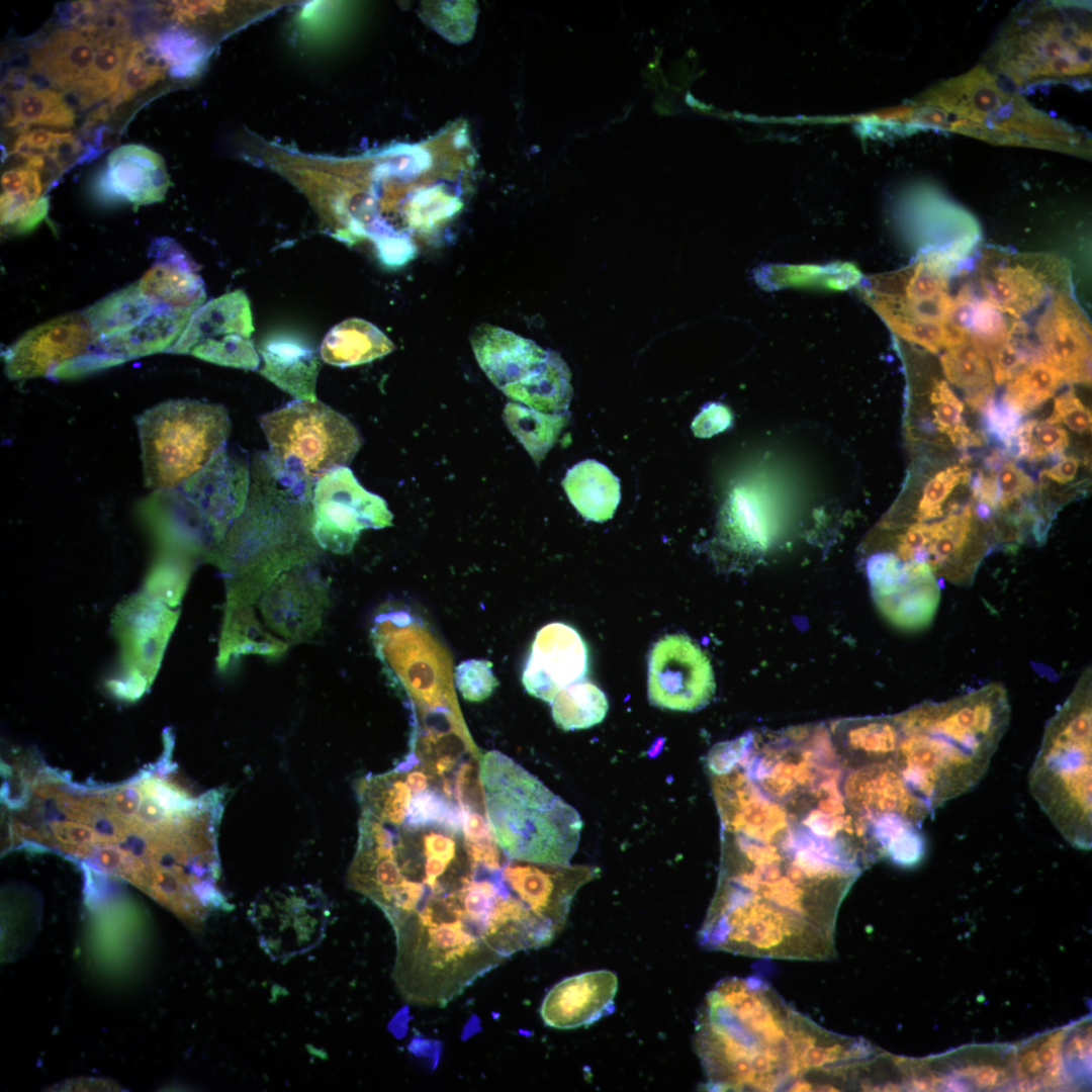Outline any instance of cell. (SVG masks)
<instances>
[{
    "label": "cell",
    "mask_w": 1092,
    "mask_h": 1092,
    "mask_svg": "<svg viewBox=\"0 0 1092 1092\" xmlns=\"http://www.w3.org/2000/svg\"><path fill=\"white\" fill-rule=\"evenodd\" d=\"M347 882L389 921L393 982L412 1005L444 1007L559 933L497 841H470L460 819L384 822L357 846Z\"/></svg>",
    "instance_id": "1"
},
{
    "label": "cell",
    "mask_w": 1092,
    "mask_h": 1092,
    "mask_svg": "<svg viewBox=\"0 0 1092 1092\" xmlns=\"http://www.w3.org/2000/svg\"><path fill=\"white\" fill-rule=\"evenodd\" d=\"M694 1048L709 1091L813 1090L854 1061L861 1042L824 1029L756 977L707 993Z\"/></svg>",
    "instance_id": "2"
},
{
    "label": "cell",
    "mask_w": 1092,
    "mask_h": 1092,
    "mask_svg": "<svg viewBox=\"0 0 1092 1092\" xmlns=\"http://www.w3.org/2000/svg\"><path fill=\"white\" fill-rule=\"evenodd\" d=\"M896 763L931 812L974 789L985 776L1010 720L1006 689L992 682L944 702L895 715Z\"/></svg>",
    "instance_id": "3"
},
{
    "label": "cell",
    "mask_w": 1092,
    "mask_h": 1092,
    "mask_svg": "<svg viewBox=\"0 0 1092 1092\" xmlns=\"http://www.w3.org/2000/svg\"><path fill=\"white\" fill-rule=\"evenodd\" d=\"M479 780L488 821L508 857L570 864L582 829L580 815L572 806L497 750L481 755Z\"/></svg>",
    "instance_id": "4"
},
{
    "label": "cell",
    "mask_w": 1092,
    "mask_h": 1092,
    "mask_svg": "<svg viewBox=\"0 0 1092 1092\" xmlns=\"http://www.w3.org/2000/svg\"><path fill=\"white\" fill-rule=\"evenodd\" d=\"M1091 669L1046 723L1028 776L1030 794L1057 830L1076 848L1092 844Z\"/></svg>",
    "instance_id": "5"
},
{
    "label": "cell",
    "mask_w": 1092,
    "mask_h": 1092,
    "mask_svg": "<svg viewBox=\"0 0 1092 1092\" xmlns=\"http://www.w3.org/2000/svg\"><path fill=\"white\" fill-rule=\"evenodd\" d=\"M146 486L176 489L200 472L221 450L231 421L221 404L168 400L136 419Z\"/></svg>",
    "instance_id": "6"
},
{
    "label": "cell",
    "mask_w": 1092,
    "mask_h": 1092,
    "mask_svg": "<svg viewBox=\"0 0 1092 1092\" xmlns=\"http://www.w3.org/2000/svg\"><path fill=\"white\" fill-rule=\"evenodd\" d=\"M1080 5L1045 4L1018 12L1000 37L995 63L1017 84L1090 71V21Z\"/></svg>",
    "instance_id": "7"
},
{
    "label": "cell",
    "mask_w": 1092,
    "mask_h": 1092,
    "mask_svg": "<svg viewBox=\"0 0 1092 1092\" xmlns=\"http://www.w3.org/2000/svg\"><path fill=\"white\" fill-rule=\"evenodd\" d=\"M930 124L1013 144L1060 149L1063 124L1003 92L986 71L950 80L932 91Z\"/></svg>",
    "instance_id": "8"
},
{
    "label": "cell",
    "mask_w": 1092,
    "mask_h": 1092,
    "mask_svg": "<svg viewBox=\"0 0 1092 1092\" xmlns=\"http://www.w3.org/2000/svg\"><path fill=\"white\" fill-rule=\"evenodd\" d=\"M260 426L278 470L317 480L348 466L361 447L355 426L322 401L296 399L261 416Z\"/></svg>",
    "instance_id": "9"
},
{
    "label": "cell",
    "mask_w": 1092,
    "mask_h": 1092,
    "mask_svg": "<svg viewBox=\"0 0 1092 1092\" xmlns=\"http://www.w3.org/2000/svg\"><path fill=\"white\" fill-rule=\"evenodd\" d=\"M313 507L314 538L335 553L351 551L362 530L392 524L386 502L366 490L348 466L333 469L315 481Z\"/></svg>",
    "instance_id": "10"
},
{
    "label": "cell",
    "mask_w": 1092,
    "mask_h": 1092,
    "mask_svg": "<svg viewBox=\"0 0 1092 1092\" xmlns=\"http://www.w3.org/2000/svg\"><path fill=\"white\" fill-rule=\"evenodd\" d=\"M647 688L650 703L658 708L699 710L715 692L711 661L687 635H665L649 653Z\"/></svg>",
    "instance_id": "11"
},
{
    "label": "cell",
    "mask_w": 1092,
    "mask_h": 1092,
    "mask_svg": "<svg viewBox=\"0 0 1092 1092\" xmlns=\"http://www.w3.org/2000/svg\"><path fill=\"white\" fill-rule=\"evenodd\" d=\"M872 597L885 618L905 630L931 623L940 599V584L925 563L906 562L892 552L867 562Z\"/></svg>",
    "instance_id": "12"
},
{
    "label": "cell",
    "mask_w": 1092,
    "mask_h": 1092,
    "mask_svg": "<svg viewBox=\"0 0 1092 1092\" xmlns=\"http://www.w3.org/2000/svg\"><path fill=\"white\" fill-rule=\"evenodd\" d=\"M329 916L321 895L313 891L273 893L250 911L259 944L273 961H287L318 945Z\"/></svg>",
    "instance_id": "13"
},
{
    "label": "cell",
    "mask_w": 1092,
    "mask_h": 1092,
    "mask_svg": "<svg viewBox=\"0 0 1092 1092\" xmlns=\"http://www.w3.org/2000/svg\"><path fill=\"white\" fill-rule=\"evenodd\" d=\"M94 346V331L85 311L60 315L27 331L5 350V373L13 380L57 378Z\"/></svg>",
    "instance_id": "14"
},
{
    "label": "cell",
    "mask_w": 1092,
    "mask_h": 1092,
    "mask_svg": "<svg viewBox=\"0 0 1092 1092\" xmlns=\"http://www.w3.org/2000/svg\"><path fill=\"white\" fill-rule=\"evenodd\" d=\"M588 670V651L571 626L553 622L536 634L522 682L528 694L551 703L565 687L580 681Z\"/></svg>",
    "instance_id": "15"
},
{
    "label": "cell",
    "mask_w": 1092,
    "mask_h": 1092,
    "mask_svg": "<svg viewBox=\"0 0 1092 1092\" xmlns=\"http://www.w3.org/2000/svg\"><path fill=\"white\" fill-rule=\"evenodd\" d=\"M1035 333L1042 361L1057 369L1065 381L1090 383V325L1068 292L1054 295Z\"/></svg>",
    "instance_id": "16"
},
{
    "label": "cell",
    "mask_w": 1092,
    "mask_h": 1092,
    "mask_svg": "<svg viewBox=\"0 0 1092 1092\" xmlns=\"http://www.w3.org/2000/svg\"><path fill=\"white\" fill-rule=\"evenodd\" d=\"M164 159L155 151L136 144L113 150L95 178L94 190L106 203L142 205L163 201L170 187Z\"/></svg>",
    "instance_id": "17"
},
{
    "label": "cell",
    "mask_w": 1092,
    "mask_h": 1092,
    "mask_svg": "<svg viewBox=\"0 0 1092 1092\" xmlns=\"http://www.w3.org/2000/svg\"><path fill=\"white\" fill-rule=\"evenodd\" d=\"M617 975L596 970L567 977L545 995L540 1015L545 1025L556 1029L588 1026L615 1010Z\"/></svg>",
    "instance_id": "18"
},
{
    "label": "cell",
    "mask_w": 1092,
    "mask_h": 1092,
    "mask_svg": "<svg viewBox=\"0 0 1092 1092\" xmlns=\"http://www.w3.org/2000/svg\"><path fill=\"white\" fill-rule=\"evenodd\" d=\"M150 255L154 263L135 282L140 292L163 307L193 314L206 298L197 263L170 238L156 239Z\"/></svg>",
    "instance_id": "19"
},
{
    "label": "cell",
    "mask_w": 1092,
    "mask_h": 1092,
    "mask_svg": "<svg viewBox=\"0 0 1092 1092\" xmlns=\"http://www.w3.org/2000/svg\"><path fill=\"white\" fill-rule=\"evenodd\" d=\"M1006 259L981 269V285L985 298L1003 313L1015 318L1035 310L1056 291L1055 279L1048 265H1038L1033 257Z\"/></svg>",
    "instance_id": "20"
},
{
    "label": "cell",
    "mask_w": 1092,
    "mask_h": 1092,
    "mask_svg": "<svg viewBox=\"0 0 1092 1092\" xmlns=\"http://www.w3.org/2000/svg\"><path fill=\"white\" fill-rule=\"evenodd\" d=\"M470 342L480 368L499 389L537 371L548 354L533 341L489 324L476 327Z\"/></svg>",
    "instance_id": "21"
},
{
    "label": "cell",
    "mask_w": 1092,
    "mask_h": 1092,
    "mask_svg": "<svg viewBox=\"0 0 1092 1092\" xmlns=\"http://www.w3.org/2000/svg\"><path fill=\"white\" fill-rule=\"evenodd\" d=\"M929 524L927 565L936 577L957 584L971 582L981 552L984 551V547L977 542L972 508L967 506Z\"/></svg>",
    "instance_id": "22"
},
{
    "label": "cell",
    "mask_w": 1092,
    "mask_h": 1092,
    "mask_svg": "<svg viewBox=\"0 0 1092 1092\" xmlns=\"http://www.w3.org/2000/svg\"><path fill=\"white\" fill-rule=\"evenodd\" d=\"M253 332L249 298L244 290L237 289L202 304L168 353L189 354L194 348L251 339Z\"/></svg>",
    "instance_id": "23"
},
{
    "label": "cell",
    "mask_w": 1092,
    "mask_h": 1092,
    "mask_svg": "<svg viewBox=\"0 0 1092 1092\" xmlns=\"http://www.w3.org/2000/svg\"><path fill=\"white\" fill-rule=\"evenodd\" d=\"M97 42L74 29L61 28L29 51L30 69L44 77L54 89L74 92L92 64Z\"/></svg>",
    "instance_id": "24"
},
{
    "label": "cell",
    "mask_w": 1092,
    "mask_h": 1092,
    "mask_svg": "<svg viewBox=\"0 0 1092 1092\" xmlns=\"http://www.w3.org/2000/svg\"><path fill=\"white\" fill-rule=\"evenodd\" d=\"M264 364L260 373L299 400H315L320 358L315 350L294 337L276 336L259 348Z\"/></svg>",
    "instance_id": "25"
},
{
    "label": "cell",
    "mask_w": 1092,
    "mask_h": 1092,
    "mask_svg": "<svg viewBox=\"0 0 1092 1092\" xmlns=\"http://www.w3.org/2000/svg\"><path fill=\"white\" fill-rule=\"evenodd\" d=\"M41 174L27 166L6 170L1 176V226L5 234L31 232L47 216L49 199Z\"/></svg>",
    "instance_id": "26"
},
{
    "label": "cell",
    "mask_w": 1092,
    "mask_h": 1092,
    "mask_svg": "<svg viewBox=\"0 0 1092 1092\" xmlns=\"http://www.w3.org/2000/svg\"><path fill=\"white\" fill-rule=\"evenodd\" d=\"M562 486L572 506L587 521L602 523L612 519L621 499L619 479L594 459L568 469Z\"/></svg>",
    "instance_id": "27"
},
{
    "label": "cell",
    "mask_w": 1092,
    "mask_h": 1092,
    "mask_svg": "<svg viewBox=\"0 0 1092 1092\" xmlns=\"http://www.w3.org/2000/svg\"><path fill=\"white\" fill-rule=\"evenodd\" d=\"M768 522L758 495L747 487L738 486L722 507L718 536L733 550H761L770 539Z\"/></svg>",
    "instance_id": "28"
},
{
    "label": "cell",
    "mask_w": 1092,
    "mask_h": 1092,
    "mask_svg": "<svg viewBox=\"0 0 1092 1092\" xmlns=\"http://www.w3.org/2000/svg\"><path fill=\"white\" fill-rule=\"evenodd\" d=\"M394 348V344L373 324L352 317L328 332L321 345V358L331 365L349 367L381 358Z\"/></svg>",
    "instance_id": "29"
},
{
    "label": "cell",
    "mask_w": 1092,
    "mask_h": 1092,
    "mask_svg": "<svg viewBox=\"0 0 1092 1092\" xmlns=\"http://www.w3.org/2000/svg\"><path fill=\"white\" fill-rule=\"evenodd\" d=\"M502 391L532 410L563 414L567 412L572 396L570 372L557 353L548 351L546 360L537 371L507 385Z\"/></svg>",
    "instance_id": "30"
},
{
    "label": "cell",
    "mask_w": 1092,
    "mask_h": 1092,
    "mask_svg": "<svg viewBox=\"0 0 1092 1092\" xmlns=\"http://www.w3.org/2000/svg\"><path fill=\"white\" fill-rule=\"evenodd\" d=\"M11 92L12 113L6 125L16 127L19 133L29 125H46L69 128L75 123L76 114L64 95L57 89L39 88L31 81L17 77Z\"/></svg>",
    "instance_id": "31"
},
{
    "label": "cell",
    "mask_w": 1092,
    "mask_h": 1092,
    "mask_svg": "<svg viewBox=\"0 0 1092 1092\" xmlns=\"http://www.w3.org/2000/svg\"><path fill=\"white\" fill-rule=\"evenodd\" d=\"M862 276L851 263L833 262L824 265H764L754 272L755 282L766 290L785 287H817L844 290L856 286Z\"/></svg>",
    "instance_id": "32"
},
{
    "label": "cell",
    "mask_w": 1092,
    "mask_h": 1092,
    "mask_svg": "<svg viewBox=\"0 0 1092 1092\" xmlns=\"http://www.w3.org/2000/svg\"><path fill=\"white\" fill-rule=\"evenodd\" d=\"M164 308L144 296L134 282L103 297L84 311L91 322L96 343L132 329Z\"/></svg>",
    "instance_id": "33"
},
{
    "label": "cell",
    "mask_w": 1092,
    "mask_h": 1092,
    "mask_svg": "<svg viewBox=\"0 0 1092 1092\" xmlns=\"http://www.w3.org/2000/svg\"><path fill=\"white\" fill-rule=\"evenodd\" d=\"M947 380L966 391L969 405L983 411L993 398L992 372L987 357L969 341L940 356Z\"/></svg>",
    "instance_id": "34"
},
{
    "label": "cell",
    "mask_w": 1092,
    "mask_h": 1092,
    "mask_svg": "<svg viewBox=\"0 0 1092 1092\" xmlns=\"http://www.w3.org/2000/svg\"><path fill=\"white\" fill-rule=\"evenodd\" d=\"M503 416L510 431L536 464L544 459L569 420L567 413L545 414L517 402H509Z\"/></svg>",
    "instance_id": "35"
},
{
    "label": "cell",
    "mask_w": 1092,
    "mask_h": 1092,
    "mask_svg": "<svg viewBox=\"0 0 1092 1092\" xmlns=\"http://www.w3.org/2000/svg\"><path fill=\"white\" fill-rule=\"evenodd\" d=\"M132 41L125 38L98 46L85 79L75 91L82 109L110 98L117 92Z\"/></svg>",
    "instance_id": "36"
},
{
    "label": "cell",
    "mask_w": 1092,
    "mask_h": 1092,
    "mask_svg": "<svg viewBox=\"0 0 1092 1092\" xmlns=\"http://www.w3.org/2000/svg\"><path fill=\"white\" fill-rule=\"evenodd\" d=\"M551 705L554 722L565 731L586 729L601 723L609 707L603 691L582 680L562 689Z\"/></svg>",
    "instance_id": "37"
},
{
    "label": "cell",
    "mask_w": 1092,
    "mask_h": 1092,
    "mask_svg": "<svg viewBox=\"0 0 1092 1092\" xmlns=\"http://www.w3.org/2000/svg\"><path fill=\"white\" fill-rule=\"evenodd\" d=\"M1066 382L1063 375L1042 360L1023 367L1010 381L1002 403L1023 417L1051 398Z\"/></svg>",
    "instance_id": "38"
},
{
    "label": "cell",
    "mask_w": 1092,
    "mask_h": 1092,
    "mask_svg": "<svg viewBox=\"0 0 1092 1092\" xmlns=\"http://www.w3.org/2000/svg\"><path fill=\"white\" fill-rule=\"evenodd\" d=\"M167 69V64L149 41L133 40L127 54L121 84L117 92L109 98V104L115 108L119 103L130 100L136 93L163 79Z\"/></svg>",
    "instance_id": "39"
},
{
    "label": "cell",
    "mask_w": 1092,
    "mask_h": 1092,
    "mask_svg": "<svg viewBox=\"0 0 1092 1092\" xmlns=\"http://www.w3.org/2000/svg\"><path fill=\"white\" fill-rule=\"evenodd\" d=\"M149 42L176 78L196 74L206 56V48L197 37L177 28L151 36Z\"/></svg>",
    "instance_id": "40"
},
{
    "label": "cell",
    "mask_w": 1092,
    "mask_h": 1092,
    "mask_svg": "<svg viewBox=\"0 0 1092 1092\" xmlns=\"http://www.w3.org/2000/svg\"><path fill=\"white\" fill-rule=\"evenodd\" d=\"M1069 442V434L1061 426L1031 420L1018 427L1008 447L1017 458L1040 461L1063 453Z\"/></svg>",
    "instance_id": "41"
},
{
    "label": "cell",
    "mask_w": 1092,
    "mask_h": 1092,
    "mask_svg": "<svg viewBox=\"0 0 1092 1092\" xmlns=\"http://www.w3.org/2000/svg\"><path fill=\"white\" fill-rule=\"evenodd\" d=\"M930 401L934 405L933 417L936 428L947 435L954 446L966 448L982 443L981 437L966 425L963 419L964 404L945 380L935 382Z\"/></svg>",
    "instance_id": "42"
},
{
    "label": "cell",
    "mask_w": 1092,
    "mask_h": 1092,
    "mask_svg": "<svg viewBox=\"0 0 1092 1092\" xmlns=\"http://www.w3.org/2000/svg\"><path fill=\"white\" fill-rule=\"evenodd\" d=\"M971 478V470L961 465L937 472L924 486L917 508V522H931L942 518L943 503L959 484L969 483Z\"/></svg>",
    "instance_id": "43"
},
{
    "label": "cell",
    "mask_w": 1092,
    "mask_h": 1092,
    "mask_svg": "<svg viewBox=\"0 0 1092 1092\" xmlns=\"http://www.w3.org/2000/svg\"><path fill=\"white\" fill-rule=\"evenodd\" d=\"M455 682L461 696L469 702L486 700L498 686L492 663L485 659L462 661L456 667Z\"/></svg>",
    "instance_id": "44"
},
{
    "label": "cell",
    "mask_w": 1092,
    "mask_h": 1092,
    "mask_svg": "<svg viewBox=\"0 0 1092 1092\" xmlns=\"http://www.w3.org/2000/svg\"><path fill=\"white\" fill-rule=\"evenodd\" d=\"M883 320L895 335L907 342L919 345L931 353L945 349L943 323L902 316H886Z\"/></svg>",
    "instance_id": "45"
},
{
    "label": "cell",
    "mask_w": 1092,
    "mask_h": 1092,
    "mask_svg": "<svg viewBox=\"0 0 1092 1092\" xmlns=\"http://www.w3.org/2000/svg\"><path fill=\"white\" fill-rule=\"evenodd\" d=\"M1045 422L1064 424L1074 432L1087 433L1091 431L1092 417L1090 410L1070 389L1055 398L1053 412Z\"/></svg>",
    "instance_id": "46"
},
{
    "label": "cell",
    "mask_w": 1092,
    "mask_h": 1092,
    "mask_svg": "<svg viewBox=\"0 0 1092 1092\" xmlns=\"http://www.w3.org/2000/svg\"><path fill=\"white\" fill-rule=\"evenodd\" d=\"M996 472L999 506L1007 511L1015 500L1030 494L1034 489L1033 480L1010 460L1001 461Z\"/></svg>",
    "instance_id": "47"
},
{
    "label": "cell",
    "mask_w": 1092,
    "mask_h": 1092,
    "mask_svg": "<svg viewBox=\"0 0 1092 1092\" xmlns=\"http://www.w3.org/2000/svg\"><path fill=\"white\" fill-rule=\"evenodd\" d=\"M732 423V414L727 406L712 402L707 404L695 418L692 430L696 437L709 438L726 430Z\"/></svg>",
    "instance_id": "48"
},
{
    "label": "cell",
    "mask_w": 1092,
    "mask_h": 1092,
    "mask_svg": "<svg viewBox=\"0 0 1092 1092\" xmlns=\"http://www.w3.org/2000/svg\"><path fill=\"white\" fill-rule=\"evenodd\" d=\"M972 490L974 497L980 503L979 508L997 510L999 507V491L996 472L991 469L989 474L979 472L975 476Z\"/></svg>",
    "instance_id": "49"
},
{
    "label": "cell",
    "mask_w": 1092,
    "mask_h": 1092,
    "mask_svg": "<svg viewBox=\"0 0 1092 1092\" xmlns=\"http://www.w3.org/2000/svg\"><path fill=\"white\" fill-rule=\"evenodd\" d=\"M1080 464L1081 460L1079 458L1064 456L1054 466L1043 469L1040 475L1059 484H1067L1075 479Z\"/></svg>",
    "instance_id": "50"
}]
</instances>
